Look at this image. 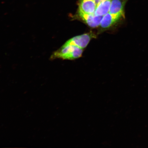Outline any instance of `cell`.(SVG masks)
<instances>
[{"instance_id": "3957f363", "label": "cell", "mask_w": 148, "mask_h": 148, "mask_svg": "<svg viewBox=\"0 0 148 148\" xmlns=\"http://www.w3.org/2000/svg\"><path fill=\"white\" fill-rule=\"evenodd\" d=\"M127 1L112 0L109 12L111 14L125 18V7Z\"/></svg>"}, {"instance_id": "ba28073f", "label": "cell", "mask_w": 148, "mask_h": 148, "mask_svg": "<svg viewBox=\"0 0 148 148\" xmlns=\"http://www.w3.org/2000/svg\"><path fill=\"white\" fill-rule=\"evenodd\" d=\"M94 1H95L96 3L97 4L98 3L101 2V1H103V0H94Z\"/></svg>"}, {"instance_id": "5b68a950", "label": "cell", "mask_w": 148, "mask_h": 148, "mask_svg": "<svg viewBox=\"0 0 148 148\" xmlns=\"http://www.w3.org/2000/svg\"><path fill=\"white\" fill-rule=\"evenodd\" d=\"M97 6L94 0H79V11L84 14H93Z\"/></svg>"}, {"instance_id": "8992f818", "label": "cell", "mask_w": 148, "mask_h": 148, "mask_svg": "<svg viewBox=\"0 0 148 148\" xmlns=\"http://www.w3.org/2000/svg\"><path fill=\"white\" fill-rule=\"evenodd\" d=\"M122 18H123L120 16L111 14L108 12L103 16L101 21V27L104 29L110 27Z\"/></svg>"}, {"instance_id": "277c9868", "label": "cell", "mask_w": 148, "mask_h": 148, "mask_svg": "<svg viewBox=\"0 0 148 148\" xmlns=\"http://www.w3.org/2000/svg\"><path fill=\"white\" fill-rule=\"evenodd\" d=\"M79 15L85 23L90 27H97L100 25L103 16H97L94 14H88L78 11Z\"/></svg>"}, {"instance_id": "7a4b0ae2", "label": "cell", "mask_w": 148, "mask_h": 148, "mask_svg": "<svg viewBox=\"0 0 148 148\" xmlns=\"http://www.w3.org/2000/svg\"><path fill=\"white\" fill-rule=\"evenodd\" d=\"M92 36V35L90 33H86L74 37L68 40L64 45H74L83 49L88 45Z\"/></svg>"}, {"instance_id": "52a82bcc", "label": "cell", "mask_w": 148, "mask_h": 148, "mask_svg": "<svg viewBox=\"0 0 148 148\" xmlns=\"http://www.w3.org/2000/svg\"><path fill=\"white\" fill-rule=\"evenodd\" d=\"M112 0H103L97 4L94 14L97 16H103L110 11Z\"/></svg>"}, {"instance_id": "6da1fadb", "label": "cell", "mask_w": 148, "mask_h": 148, "mask_svg": "<svg viewBox=\"0 0 148 148\" xmlns=\"http://www.w3.org/2000/svg\"><path fill=\"white\" fill-rule=\"evenodd\" d=\"M83 51V49L75 46L63 45L60 49L53 53L50 60H53L56 58L64 60H75L82 56Z\"/></svg>"}]
</instances>
